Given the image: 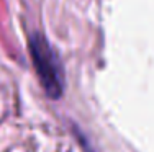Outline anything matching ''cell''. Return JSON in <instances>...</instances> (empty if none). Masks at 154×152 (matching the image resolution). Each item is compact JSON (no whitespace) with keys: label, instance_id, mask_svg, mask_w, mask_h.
<instances>
[{"label":"cell","instance_id":"1","mask_svg":"<svg viewBox=\"0 0 154 152\" xmlns=\"http://www.w3.org/2000/svg\"><path fill=\"white\" fill-rule=\"evenodd\" d=\"M30 54L35 64L36 74L45 92L51 98H59L64 90L62 84V69L53 46L43 34L35 33L30 38Z\"/></svg>","mask_w":154,"mask_h":152}]
</instances>
